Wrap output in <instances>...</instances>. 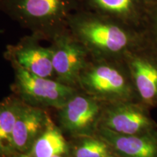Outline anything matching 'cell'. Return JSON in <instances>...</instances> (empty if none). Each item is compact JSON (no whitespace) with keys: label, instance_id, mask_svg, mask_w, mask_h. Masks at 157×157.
<instances>
[{"label":"cell","instance_id":"obj_1","mask_svg":"<svg viewBox=\"0 0 157 157\" xmlns=\"http://www.w3.org/2000/svg\"><path fill=\"white\" fill-rule=\"evenodd\" d=\"M68 30L94 59H124L146 44L142 31L86 9L71 16Z\"/></svg>","mask_w":157,"mask_h":157},{"label":"cell","instance_id":"obj_2","mask_svg":"<svg viewBox=\"0 0 157 157\" xmlns=\"http://www.w3.org/2000/svg\"><path fill=\"white\" fill-rule=\"evenodd\" d=\"M83 9L84 0H0V12L49 42L67 30L71 16Z\"/></svg>","mask_w":157,"mask_h":157},{"label":"cell","instance_id":"obj_3","mask_svg":"<svg viewBox=\"0 0 157 157\" xmlns=\"http://www.w3.org/2000/svg\"><path fill=\"white\" fill-rule=\"evenodd\" d=\"M79 90L103 103L140 101L124 59H90L79 78Z\"/></svg>","mask_w":157,"mask_h":157},{"label":"cell","instance_id":"obj_4","mask_svg":"<svg viewBox=\"0 0 157 157\" xmlns=\"http://www.w3.org/2000/svg\"><path fill=\"white\" fill-rule=\"evenodd\" d=\"M12 66L14 82L11 89L14 95L27 105L58 110L78 90L53 78L34 75L17 65Z\"/></svg>","mask_w":157,"mask_h":157},{"label":"cell","instance_id":"obj_5","mask_svg":"<svg viewBox=\"0 0 157 157\" xmlns=\"http://www.w3.org/2000/svg\"><path fill=\"white\" fill-rule=\"evenodd\" d=\"M151 109L140 101L103 103L99 128L124 135H142L157 132ZM98 128V129H99Z\"/></svg>","mask_w":157,"mask_h":157},{"label":"cell","instance_id":"obj_6","mask_svg":"<svg viewBox=\"0 0 157 157\" xmlns=\"http://www.w3.org/2000/svg\"><path fill=\"white\" fill-rule=\"evenodd\" d=\"M103 103L78 90L59 109V127L72 137L94 135L98 132Z\"/></svg>","mask_w":157,"mask_h":157},{"label":"cell","instance_id":"obj_7","mask_svg":"<svg viewBox=\"0 0 157 157\" xmlns=\"http://www.w3.org/2000/svg\"><path fill=\"white\" fill-rule=\"evenodd\" d=\"M56 80L79 90L82 72L91 59L85 47L66 30L50 41Z\"/></svg>","mask_w":157,"mask_h":157},{"label":"cell","instance_id":"obj_8","mask_svg":"<svg viewBox=\"0 0 157 157\" xmlns=\"http://www.w3.org/2000/svg\"><path fill=\"white\" fill-rule=\"evenodd\" d=\"M140 103L150 109L157 108V53L147 45L124 57Z\"/></svg>","mask_w":157,"mask_h":157},{"label":"cell","instance_id":"obj_9","mask_svg":"<svg viewBox=\"0 0 157 157\" xmlns=\"http://www.w3.org/2000/svg\"><path fill=\"white\" fill-rule=\"evenodd\" d=\"M41 42L33 34L23 36L15 44L7 45L4 58L31 74L56 79L50 47L43 46Z\"/></svg>","mask_w":157,"mask_h":157},{"label":"cell","instance_id":"obj_10","mask_svg":"<svg viewBox=\"0 0 157 157\" xmlns=\"http://www.w3.org/2000/svg\"><path fill=\"white\" fill-rule=\"evenodd\" d=\"M44 110L23 103L13 130V144L16 155L26 154L52 120Z\"/></svg>","mask_w":157,"mask_h":157},{"label":"cell","instance_id":"obj_11","mask_svg":"<svg viewBox=\"0 0 157 157\" xmlns=\"http://www.w3.org/2000/svg\"><path fill=\"white\" fill-rule=\"evenodd\" d=\"M84 9L142 31L147 7L143 0H84Z\"/></svg>","mask_w":157,"mask_h":157},{"label":"cell","instance_id":"obj_12","mask_svg":"<svg viewBox=\"0 0 157 157\" xmlns=\"http://www.w3.org/2000/svg\"><path fill=\"white\" fill-rule=\"evenodd\" d=\"M97 134L109 143L117 157H157V132L124 135L99 128Z\"/></svg>","mask_w":157,"mask_h":157},{"label":"cell","instance_id":"obj_13","mask_svg":"<svg viewBox=\"0 0 157 157\" xmlns=\"http://www.w3.org/2000/svg\"><path fill=\"white\" fill-rule=\"evenodd\" d=\"M23 102L15 95L0 102V157H15L13 135Z\"/></svg>","mask_w":157,"mask_h":157},{"label":"cell","instance_id":"obj_14","mask_svg":"<svg viewBox=\"0 0 157 157\" xmlns=\"http://www.w3.org/2000/svg\"><path fill=\"white\" fill-rule=\"evenodd\" d=\"M68 152L69 142L60 127L51 120L25 155L29 157L68 156Z\"/></svg>","mask_w":157,"mask_h":157},{"label":"cell","instance_id":"obj_15","mask_svg":"<svg viewBox=\"0 0 157 157\" xmlns=\"http://www.w3.org/2000/svg\"><path fill=\"white\" fill-rule=\"evenodd\" d=\"M72 140L68 157H117L109 143L97 133Z\"/></svg>","mask_w":157,"mask_h":157},{"label":"cell","instance_id":"obj_16","mask_svg":"<svg viewBox=\"0 0 157 157\" xmlns=\"http://www.w3.org/2000/svg\"><path fill=\"white\" fill-rule=\"evenodd\" d=\"M142 31L147 46L157 53V5L147 7Z\"/></svg>","mask_w":157,"mask_h":157},{"label":"cell","instance_id":"obj_17","mask_svg":"<svg viewBox=\"0 0 157 157\" xmlns=\"http://www.w3.org/2000/svg\"><path fill=\"white\" fill-rule=\"evenodd\" d=\"M143 2L147 7L157 5V0H143Z\"/></svg>","mask_w":157,"mask_h":157},{"label":"cell","instance_id":"obj_18","mask_svg":"<svg viewBox=\"0 0 157 157\" xmlns=\"http://www.w3.org/2000/svg\"><path fill=\"white\" fill-rule=\"evenodd\" d=\"M15 157H29V156H28L27 155H25V154H17ZM58 157H68V156H58Z\"/></svg>","mask_w":157,"mask_h":157},{"label":"cell","instance_id":"obj_19","mask_svg":"<svg viewBox=\"0 0 157 157\" xmlns=\"http://www.w3.org/2000/svg\"><path fill=\"white\" fill-rule=\"evenodd\" d=\"M4 33H5V30L0 28V34H4Z\"/></svg>","mask_w":157,"mask_h":157}]
</instances>
